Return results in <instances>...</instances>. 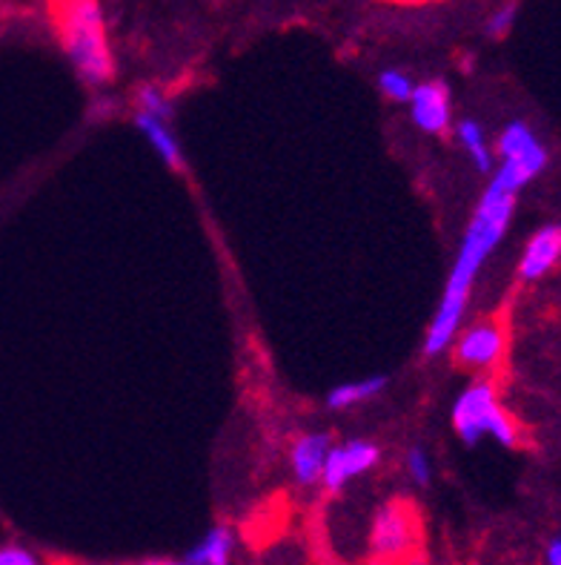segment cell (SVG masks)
Instances as JSON below:
<instances>
[{
    "label": "cell",
    "mask_w": 561,
    "mask_h": 565,
    "mask_svg": "<svg viewBox=\"0 0 561 565\" xmlns=\"http://www.w3.org/2000/svg\"><path fill=\"white\" fill-rule=\"evenodd\" d=\"M516 190L507 186L505 181H498L496 175L490 179L487 190L478 199L476 210L470 215V224L464 230L462 247L455 256L453 267H450L447 285L439 299L430 328L424 333V356L435 359L447 351L453 344L455 333L462 330L464 310L470 305V294L476 285L478 273H482L484 262L493 256L501 238H505L507 227H510L513 210H516Z\"/></svg>",
    "instance_id": "6da1fadb"
},
{
    "label": "cell",
    "mask_w": 561,
    "mask_h": 565,
    "mask_svg": "<svg viewBox=\"0 0 561 565\" xmlns=\"http://www.w3.org/2000/svg\"><path fill=\"white\" fill-rule=\"evenodd\" d=\"M52 23L61 50L78 78L104 89L115 78V52L100 0H52Z\"/></svg>",
    "instance_id": "7a4b0ae2"
},
{
    "label": "cell",
    "mask_w": 561,
    "mask_h": 565,
    "mask_svg": "<svg viewBox=\"0 0 561 565\" xmlns=\"http://www.w3.org/2000/svg\"><path fill=\"white\" fill-rule=\"evenodd\" d=\"M455 437L464 445H478L484 437L496 439L498 445L513 448L519 443V430L510 419L501 402H498L496 385L487 380H476L458 394L453 402V414H450Z\"/></svg>",
    "instance_id": "3957f363"
},
{
    "label": "cell",
    "mask_w": 561,
    "mask_h": 565,
    "mask_svg": "<svg viewBox=\"0 0 561 565\" xmlns=\"http://www.w3.org/2000/svg\"><path fill=\"white\" fill-rule=\"evenodd\" d=\"M419 543V514L407 500L381 502L370 516L367 548L376 563H401Z\"/></svg>",
    "instance_id": "277c9868"
},
{
    "label": "cell",
    "mask_w": 561,
    "mask_h": 565,
    "mask_svg": "<svg viewBox=\"0 0 561 565\" xmlns=\"http://www.w3.org/2000/svg\"><path fill=\"white\" fill-rule=\"evenodd\" d=\"M544 167H548V150L530 129V124H507L496 143V170H493V175L519 193Z\"/></svg>",
    "instance_id": "5b68a950"
},
{
    "label": "cell",
    "mask_w": 561,
    "mask_h": 565,
    "mask_svg": "<svg viewBox=\"0 0 561 565\" xmlns=\"http://www.w3.org/2000/svg\"><path fill=\"white\" fill-rule=\"evenodd\" d=\"M381 462V445L376 439H347L342 445H333L327 454V466L321 473V486L330 494H338L344 486L362 480L370 471H376Z\"/></svg>",
    "instance_id": "8992f818"
},
{
    "label": "cell",
    "mask_w": 561,
    "mask_h": 565,
    "mask_svg": "<svg viewBox=\"0 0 561 565\" xmlns=\"http://www.w3.org/2000/svg\"><path fill=\"white\" fill-rule=\"evenodd\" d=\"M407 107L416 129L424 136H444L453 129V95L444 81L430 78L416 84Z\"/></svg>",
    "instance_id": "52a82bcc"
},
{
    "label": "cell",
    "mask_w": 561,
    "mask_h": 565,
    "mask_svg": "<svg viewBox=\"0 0 561 565\" xmlns=\"http://www.w3.org/2000/svg\"><path fill=\"white\" fill-rule=\"evenodd\" d=\"M455 362L467 371H490L505 353V330L496 322H476L458 330L453 339Z\"/></svg>",
    "instance_id": "ba28073f"
},
{
    "label": "cell",
    "mask_w": 561,
    "mask_h": 565,
    "mask_svg": "<svg viewBox=\"0 0 561 565\" xmlns=\"http://www.w3.org/2000/svg\"><path fill=\"white\" fill-rule=\"evenodd\" d=\"M333 448V437L324 430H306L301 437L292 439L290 448V471L292 480L301 488L321 486V473L327 466V454Z\"/></svg>",
    "instance_id": "9c48e42d"
},
{
    "label": "cell",
    "mask_w": 561,
    "mask_h": 565,
    "mask_svg": "<svg viewBox=\"0 0 561 565\" xmlns=\"http://www.w3.org/2000/svg\"><path fill=\"white\" fill-rule=\"evenodd\" d=\"M561 258V224H544L525 244L519 262V276L525 281H536L548 276Z\"/></svg>",
    "instance_id": "30bf717a"
},
{
    "label": "cell",
    "mask_w": 561,
    "mask_h": 565,
    "mask_svg": "<svg viewBox=\"0 0 561 565\" xmlns=\"http://www.w3.org/2000/svg\"><path fill=\"white\" fill-rule=\"evenodd\" d=\"M238 537L227 523H215L201 534L184 552V559L192 565H233Z\"/></svg>",
    "instance_id": "8fae6325"
},
{
    "label": "cell",
    "mask_w": 561,
    "mask_h": 565,
    "mask_svg": "<svg viewBox=\"0 0 561 565\" xmlns=\"http://www.w3.org/2000/svg\"><path fill=\"white\" fill-rule=\"evenodd\" d=\"M132 124L136 129L147 138V143L152 147L161 161H164L170 170H181L184 167V152H181V141L175 136V129H172L170 121H161V118H152L147 113H136L132 115Z\"/></svg>",
    "instance_id": "7c38bea8"
},
{
    "label": "cell",
    "mask_w": 561,
    "mask_h": 565,
    "mask_svg": "<svg viewBox=\"0 0 561 565\" xmlns=\"http://www.w3.org/2000/svg\"><path fill=\"white\" fill-rule=\"evenodd\" d=\"M387 385H390V380H387L384 373H378V376H367V380L342 382V385H335L327 394V408L349 411V408H358V405H367V402L378 399V396L387 391Z\"/></svg>",
    "instance_id": "4fadbf2b"
},
{
    "label": "cell",
    "mask_w": 561,
    "mask_h": 565,
    "mask_svg": "<svg viewBox=\"0 0 561 565\" xmlns=\"http://www.w3.org/2000/svg\"><path fill=\"white\" fill-rule=\"evenodd\" d=\"M455 141H458L464 156L470 158V164L476 167L478 172L496 170V150L490 147L487 132H484V127L476 118H464V121L455 124Z\"/></svg>",
    "instance_id": "5bb4252c"
},
{
    "label": "cell",
    "mask_w": 561,
    "mask_h": 565,
    "mask_svg": "<svg viewBox=\"0 0 561 565\" xmlns=\"http://www.w3.org/2000/svg\"><path fill=\"white\" fill-rule=\"evenodd\" d=\"M132 104H136V113H147L152 115V118H161V121L172 124V115H175L170 95H166L158 84L138 86L136 95H132Z\"/></svg>",
    "instance_id": "9a60e30c"
},
{
    "label": "cell",
    "mask_w": 561,
    "mask_h": 565,
    "mask_svg": "<svg viewBox=\"0 0 561 565\" xmlns=\"http://www.w3.org/2000/svg\"><path fill=\"white\" fill-rule=\"evenodd\" d=\"M412 89H416V81H412L410 72L398 70V66L378 72V93L387 100H392V104H407Z\"/></svg>",
    "instance_id": "2e32d148"
},
{
    "label": "cell",
    "mask_w": 561,
    "mask_h": 565,
    "mask_svg": "<svg viewBox=\"0 0 561 565\" xmlns=\"http://www.w3.org/2000/svg\"><path fill=\"white\" fill-rule=\"evenodd\" d=\"M404 471L407 477H410L412 486H430V482H433V459H430V451L421 448V445H412L410 451L404 454Z\"/></svg>",
    "instance_id": "e0dca14e"
},
{
    "label": "cell",
    "mask_w": 561,
    "mask_h": 565,
    "mask_svg": "<svg viewBox=\"0 0 561 565\" xmlns=\"http://www.w3.org/2000/svg\"><path fill=\"white\" fill-rule=\"evenodd\" d=\"M516 18H519V3L516 0H507L496 12L487 18V35L490 38H507L516 26Z\"/></svg>",
    "instance_id": "ac0fdd59"
},
{
    "label": "cell",
    "mask_w": 561,
    "mask_h": 565,
    "mask_svg": "<svg viewBox=\"0 0 561 565\" xmlns=\"http://www.w3.org/2000/svg\"><path fill=\"white\" fill-rule=\"evenodd\" d=\"M0 565H46L32 548L21 543H0Z\"/></svg>",
    "instance_id": "d6986e66"
},
{
    "label": "cell",
    "mask_w": 561,
    "mask_h": 565,
    "mask_svg": "<svg viewBox=\"0 0 561 565\" xmlns=\"http://www.w3.org/2000/svg\"><path fill=\"white\" fill-rule=\"evenodd\" d=\"M544 565H561V537L548 543V548H544Z\"/></svg>",
    "instance_id": "ffe728a7"
},
{
    "label": "cell",
    "mask_w": 561,
    "mask_h": 565,
    "mask_svg": "<svg viewBox=\"0 0 561 565\" xmlns=\"http://www.w3.org/2000/svg\"><path fill=\"white\" fill-rule=\"evenodd\" d=\"M141 565H192V563L184 557H152V559H143Z\"/></svg>",
    "instance_id": "44dd1931"
}]
</instances>
